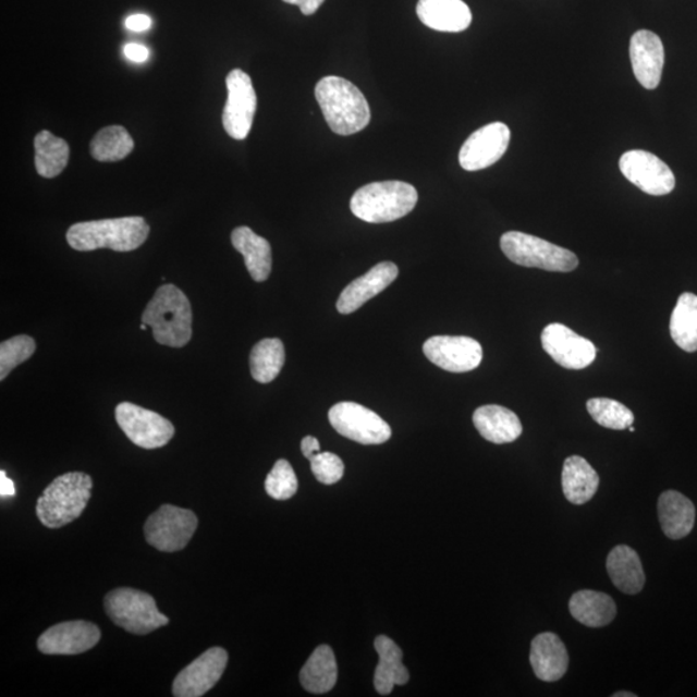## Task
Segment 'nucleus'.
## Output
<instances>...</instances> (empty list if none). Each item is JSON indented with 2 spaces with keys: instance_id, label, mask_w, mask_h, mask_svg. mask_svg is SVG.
I'll list each match as a JSON object with an SVG mask.
<instances>
[{
  "instance_id": "1",
  "label": "nucleus",
  "mask_w": 697,
  "mask_h": 697,
  "mask_svg": "<svg viewBox=\"0 0 697 697\" xmlns=\"http://www.w3.org/2000/svg\"><path fill=\"white\" fill-rule=\"evenodd\" d=\"M316 97L327 124L334 134L351 136L364 131L371 110L362 90L341 76H325L316 86Z\"/></svg>"
},
{
  "instance_id": "2",
  "label": "nucleus",
  "mask_w": 697,
  "mask_h": 697,
  "mask_svg": "<svg viewBox=\"0 0 697 697\" xmlns=\"http://www.w3.org/2000/svg\"><path fill=\"white\" fill-rule=\"evenodd\" d=\"M149 233L148 222L139 216H132V218L78 222L68 230L66 241L70 247L80 253L100 248L130 253L142 247L148 240Z\"/></svg>"
},
{
  "instance_id": "3",
  "label": "nucleus",
  "mask_w": 697,
  "mask_h": 697,
  "mask_svg": "<svg viewBox=\"0 0 697 697\" xmlns=\"http://www.w3.org/2000/svg\"><path fill=\"white\" fill-rule=\"evenodd\" d=\"M142 320L150 327L152 337L160 345L183 347L192 339V305L176 285H160L146 306Z\"/></svg>"
},
{
  "instance_id": "4",
  "label": "nucleus",
  "mask_w": 697,
  "mask_h": 697,
  "mask_svg": "<svg viewBox=\"0 0 697 697\" xmlns=\"http://www.w3.org/2000/svg\"><path fill=\"white\" fill-rule=\"evenodd\" d=\"M93 486V478L86 473H65L56 478L35 506L41 525L61 528L78 519L88 504Z\"/></svg>"
},
{
  "instance_id": "5",
  "label": "nucleus",
  "mask_w": 697,
  "mask_h": 697,
  "mask_svg": "<svg viewBox=\"0 0 697 697\" xmlns=\"http://www.w3.org/2000/svg\"><path fill=\"white\" fill-rule=\"evenodd\" d=\"M417 200L415 186L403 181H382L355 192L351 209L354 216L369 224H383L404 218L413 211Z\"/></svg>"
},
{
  "instance_id": "6",
  "label": "nucleus",
  "mask_w": 697,
  "mask_h": 697,
  "mask_svg": "<svg viewBox=\"0 0 697 697\" xmlns=\"http://www.w3.org/2000/svg\"><path fill=\"white\" fill-rule=\"evenodd\" d=\"M103 604L105 611L115 625L137 636H145L170 623V619L158 610L156 599L142 590H111L105 597Z\"/></svg>"
},
{
  "instance_id": "7",
  "label": "nucleus",
  "mask_w": 697,
  "mask_h": 697,
  "mask_svg": "<svg viewBox=\"0 0 697 697\" xmlns=\"http://www.w3.org/2000/svg\"><path fill=\"white\" fill-rule=\"evenodd\" d=\"M500 247L509 260L526 268L568 273L578 267V259L570 249L521 232H508Z\"/></svg>"
},
{
  "instance_id": "8",
  "label": "nucleus",
  "mask_w": 697,
  "mask_h": 697,
  "mask_svg": "<svg viewBox=\"0 0 697 697\" xmlns=\"http://www.w3.org/2000/svg\"><path fill=\"white\" fill-rule=\"evenodd\" d=\"M198 518L189 509L162 505L145 523V539L160 552L183 550L197 531Z\"/></svg>"
},
{
  "instance_id": "9",
  "label": "nucleus",
  "mask_w": 697,
  "mask_h": 697,
  "mask_svg": "<svg viewBox=\"0 0 697 697\" xmlns=\"http://www.w3.org/2000/svg\"><path fill=\"white\" fill-rule=\"evenodd\" d=\"M329 418L339 435L360 444H382L392 437L389 424L374 411L358 403L334 404Z\"/></svg>"
},
{
  "instance_id": "10",
  "label": "nucleus",
  "mask_w": 697,
  "mask_h": 697,
  "mask_svg": "<svg viewBox=\"0 0 697 697\" xmlns=\"http://www.w3.org/2000/svg\"><path fill=\"white\" fill-rule=\"evenodd\" d=\"M115 418L130 441L145 450L163 448L174 436L170 420L134 403L118 404Z\"/></svg>"
},
{
  "instance_id": "11",
  "label": "nucleus",
  "mask_w": 697,
  "mask_h": 697,
  "mask_svg": "<svg viewBox=\"0 0 697 697\" xmlns=\"http://www.w3.org/2000/svg\"><path fill=\"white\" fill-rule=\"evenodd\" d=\"M228 101L222 124L227 134L234 139H244L253 129L257 108V97L253 81L241 69H234L227 76Z\"/></svg>"
},
{
  "instance_id": "12",
  "label": "nucleus",
  "mask_w": 697,
  "mask_h": 697,
  "mask_svg": "<svg viewBox=\"0 0 697 697\" xmlns=\"http://www.w3.org/2000/svg\"><path fill=\"white\" fill-rule=\"evenodd\" d=\"M620 170L632 184L646 194L667 195L675 187L674 173L652 152L631 150L620 158Z\"/></svg>"
},
{
  "instance_id": "13",
  "label": "nucleus",
  "mask_w": 697,
  "mask_h": 697,
  "mask_svg": "<svg viewBox=\"0 0 697 697\" xmlns=\"http://www.w3.org/2000/svg\"><path fill=\"white\" fill-rule=\"evenodd\" d=\"M509 143H511V130L505 123L487 124L466 139L460 150V166L469 172L488 169L503 158Z\"/></svg>"
},
{
  "instance_id": "14",
  "label": "nucleus",
  "mask_w": 697,
  "mask_h": 697,
  "mask_svg": "<svg viewBox=\"0 0 697 697\" xmlns=\"http://www.w3.org/2000/svg\"><path fill=\"white\" fill-rule=\"evenodd\" d=\"M224 648L212 647L174 678L172 694L176 697H200L212 689L224 674L228 665Z\"/></svg>"
},
{
  "instance_id": "15",
  "label": "nucleus",
  "mask_w": 697,
  "mask_h": 697,
  "mask_svg": "<svg viewBox=\"0 0 697 697\" xmlns=\"http://www.w3.org/2000/svg\"><path fill=\"white\" fill-rule=\"evenodd\" d=\"M423 351L431 364L453 374L473 371L484 358L482 346L466 337H433L425 341Z\"/></svg>"
},
{
  "instance_id": "16",
  "label": "nucleus",
  "mask_w": 697,
  "mask_h": 697,
  "mask_svg": "<svg viewBox=\"0 0 697 697\" xmlns=\"http://www.w3.org/2000/svg\"><path fill=\"white\" fill-rule=\"evenodd\" d=\"M541 344L555 364L567 369H583L595 362L597 347L567 326L552 323L541 333Z\"/></svg>"
},
{
  "instance_id": "17",
  "label": "nucleus",
  "mask_w": 697,
  "mask_h": 697,
  "mask_svg": "<svg viewBox=\"0 0 697 697\" xmlns=\"http://www.w3.org/2000/svg\"><path fill=\"white\" fill-rule=\"evenodd\" d=\"M99 626L85 620L51 626L38 638V650L46 655H78L100 643Z\"/></svg>"
},
{
  "instance_id": "18",
  "label": "nucleus",
  "mask_w": 697,
  "mask_h": 697,
  "mask_svg": "<svg viewBox=\"0 0 697 697\" xmlns=\"http://www.w3.org/2000/svg\"><path fill=\"white\" fill-rule=\"evenodd\" d=\"M664 46L657 34L639 30L631 39L633 73L646 89L658 88L664 68Z\"/></svg>"
},
{
  "instance_id": "19",
  "label": "nucleus",
  "mask_w": 697,
  "mask_h": 697,
  "mask_svg": "<svg viewBox=\"0 0 697 697\" xmlns=\"http://www.w3.org/2000/svg\"><path fill=\"white\" fill-rule=\"evenodd\" d=\"M399 267L394 262L383 261L375 265L368 273L355 279L341 292L337 304L339 313L351 314L357 311L369 299L388 289L399 277Z\"/></svg>"
},
{
  "instance_id": "20",
  "label": "nucleus",
  "mask_w": 697,
  "mask_h": 697,
  "mask_svg": "<svg viewBox=\"0 0 697 697\" xmlns=\"http://www.w3.org/2000/svg\"><path fill=\"white\" fill-rule=\"evenodd\" d=\"M416 12L425 26L443 33L464 32L473 20L463 0H418Z\"/></svg>"
},
{
  "instance_id": "21",
  "label": "nucleus",
  "mask_w": 697,
  "mask_h": 697,
  "mask_svg": "<svg viewBox=\"0 0 697 697\" xmlns=\"http://www.w3.org/2000/svg\"><path fill=\"white\" fill-rule=\"evenodd\" d=\"M529 662L540 681H560L568 669L567 648L557 634L541 633L533 640Z\"/></svg>"
},
{
  "instance_id": "22",
  "label": "nucleus",
  "mask_w": 697,
  "mask_h": 697,
  "mask_svg": "<svg viewBox=\"0 0 697 697\" xmlns=\"http://www.w3.org/2000/svg\"><path fill=\"white\" fill-rule=\"evenodd\" d=\"M474 427L486 441L494 444H505L517 441L522 435L519 417L498 404H487L476 409L473 415Z\"/></svg>"
},
{
  "instance_id": "23",
  "label": "nucleus",
  "mask_w": 697,
  "mask_h": 697,
  "mask_svg": "<svg viewBox=\"0 0 697 697\" xmlns=\"http://www.w3.org/2000/svg\"><path fill=\"white\" fill-rule=\"evenodd\" d=\"M662 531L672 540H681L692 534L696 511L693 501L677 491L660 494L658 503Z\"/></svg>"
},
{
  "instance_id": "24",
  "label": "nucleus",
  "mask_w": 697,
  "mask_h": 697,
  "mask_svg": "<svg viewBox=\"0 0 697 697\" xmlns=\"http://www.w3.org/2000/svg\"><path fill=\"white\" fill-rule=\"evenodd\" d=\"M375 648L380 659L375 672V688L380 695L387 696L393 692L394 686L406 685L409 673L402 662L403 652L393 639L379 636L375 639Z\"/></svg>"
},
{
  "instance_id": "25",
  "label": "nucleus",
  "mask_w": 697,
  "mask_h": 697,
  "mask_svg": "<svg viewBox=\"0 0 697 697\" xmlns=\"http://www.w3.org/2000/svg\"><path fill=\"white\" fill-rule=\"evenodd\" d=\"M232 243L244 257L250 278L255 282L267 281L271 273V262H273L270 243L247 227L233 230Z\"/></svg>"
},
{
  "instance_id": "26",
  "label": "nucleus",
  "mask_w": 697,
  "mask_h": 697,
  "mask_svg": "<svg viewBox=\"0 0 697 697\" xmlns=\"http://www.w3.org/2000/svg\"><path fill=\"white\" fill-rule=\"evenodd\" d=\"M608 573L613 585L625 595H637L646 583L643 562L636 550L617 546L608 557Z\"/></svg>"
},
{
  "instance_id": "27",
  "label": "nucleus",
  "mask_w": 697,
  "mask_h": 697,
  "mask_svg": "<svg viewBox=\"0 0 697 697\" xmlns=\"http://www.w3.org/2000/svg\"><path fill=\"white\" fill-rule=\"evenodd\" d=\"M599 487L598 473L582 456H570L563 464L562 488L571 504L584 505L596 497Z\"/></svg>"
},
{
  "instance_id": "28",
  "label": "nucleus",
  "mask_w": 697,
  "mask_h": 697,
  "mask_svg": "<svg viewBox=\"0 0 697 697\" xmlns=\"http://www.w3.org/2000/svg\"><path fill=\"white\" fill-rule=\"evenodd\" d=\"M571 615L589 627L609 625L617 615L615 601L606 592L580 590L570 599Z\"/></svg>"
},
{
  "instance_id": "29",
  "label": "nucleus",
  "mask_w": 697,
  "mask_h": 697,
  "mask_svg": "<svg viewBox=\"0 0 697 697\" xmlns=\"http://www.w3.org/2000/svg\"><path fill=\"white\" fill-rule=\"evenodd\" d=\"M299 682L310 694L331 692L338 682V662L330 646L322 645L314 650L299 672Z\"/></svg>"
},
{
  "instance_id": "30",
  "label": "nucleus",
  "mask_w": 697,
  "mask_h": 697,
  "mask_svg": "<svg viewBox=\"0 0 697 697\" xmlns=\"http://www.w3.org/2000/svg\"><path fill=\"white\" fill-rule=\"evenodd\" d=\"M35 169L41 178H58L66 169L70 148L64 138L41 131L34 139Z\"/></svg>"
},
{
  "instance_id": "31",
  "label": "nucleus",
  "mask_w": 697,
  "mask_h": 697,
  "mask_svg": "<svg viewBox=\"0 0 697 697\" xmlns=\"http://www.w3.org/2000/svg\"><path fill=\"white\" fill-rule=\"evenodd\" d=\"M671 334L682 351L697 352V296L692 292L678 297L671 317Z\"/></svg>"
},
{
  "instance_id": "32",
  "label": "nucleus",
  "mask_w": 697,
  "mask_h": 697,
  "mask_svg": "<svg viewBox=\"0 0 697 697\" xmlns=\"http://www.w3.org/2000/svg\"><path fill=\"white\" fill-rule=\"evenodd\" d=\"M285 362L284 345L279 339H264L250 352V375L257 382L268 383L277 379Z\"/></svg>"
},
{
  "instance_id": "33",
  "label": "nucleus",
  "mask_w": 697,
  "mask_h": 697,
  "mask_svg": "<svg viewBox=\"0 0 697 697\" xmlns=\"http://www.w3.org/2000/svg\"><path fill=\"white\" fill-rule=\"evenodd\" d=\"M89 148L90 156L99 162H118L131 155L135 143L122 125H110L97 132Z\"/></svg>"
},
{
  "instance_id": "34",
  "label": "nucleus",
  "mask_w": 697,
  "mask_h": 697,
  "mask_svg": "<svg viewBox=\"0 0 697 697\" xmlns=\"http://www.w3.org/2000/svg\"><path fill=\"white\" fill-rule=\"evenodd\" d=\"M588 413L601 427L624 430L632 427L634 415L623 403L610 399H592L587 402Z\"/></svg>"
},
{
  "instance_id": "35",
  "label": "nucleus",
  "mask_w": 697,
  "mask_h": 697,
  "mask_svg": "<svg viewBox=\"0 0 697 697\" xmlns=\"http://www.w3.org/2000/svg\"><path fill=\"white\" fill-rule=\"evenodd\" d=\"M35 341L26 334L3 341L0 345V380H4L13 368L24 364L35 353Z\"/></svg>"
},
{
  "instance_id": "36",
  "label": "nucleus",
  "mask_w": 697,
  "mask_h": 697,
  "mask_svg": "<svg viewBox=\"0 0 697 697\" xmlns=\"http://www.w3.org/2000/svg\"><path fill=\"white\" fill-rule=\"evenodd\" d=\"M297 488L298 482L294 468L288 460H278L265 480V490L269 497L276 500H289L295 497Z\"/></svg>"
},
{
  "instance_id": "37",
  "label": "nucleus",
  "mask_w": 697,
  "mask_h": 697,
  "mask_svg": "<svg viewBox=\"0 0 697 697\" xmlns=\"http://www.w3.org/2000/svg\"><path fill=\"white\" fill-rule=\"evenodd\" d=\"M314 477L320 484L330 486L338 484L344 476L345 466L343 460L331 452H319L309 460Z\"/></svg>"
},
{
  "instance_id": "38",
  "label": "nucleus",
  "mask_w": 697,
  "mask_h": 697,
  "mask_svg": "<svg viewBox=\"0 0 697 697\" xmlns=\"http://www.w3.org/2000/svg\"><path fill=\"white\" fill-rule=\"evenodd\" d=\"M124 54L131 61L144 62L149 59V50L145 46L131 44L124 47Z\"/></svg>"
},
{
  "instance_id": "39",
  "label": "nucleus",
  "mask_w": 697,
  "mask_h": 697,
  "mask_svg": "<svg viewBox=\"0 0 697 697\" xmlns=\"http://www.w3.org/2000/svg\"><path fill=\"white\" fill-rule=\"evenodd\" d=\"M284 3L297 5L303 15L311 16L323 4L325 0H283Z\"/></svg>"
},
{
  "instance_id": "40",
  "label": "nucleus",
  "mask_w": 697,
  "mask_h": 697,
  "mask_svg": "<svg viewBox=\"0 0 697 697\" xmlns=\"http://www.w3.org/2000/svg\"><path fill=\"white\" fill-rule=\"evenodd\" d=\"M152 21L146 15H134L125 20V26L131 32H145L150 29Z\"/></svg>"
},
{
  "instance_id": "41",
  "label": "nucleus",
  "mask_w": 697,
  "mask_h": 697,
  "mask_svg": "<svg viewBox=\"0 0 697 697\" xmlns=\"http://www.w3.org/2000/svg\"><path fill=\"white\" fill-rule=\"evenodd\" d=\"M302 452L303 455L308 460L316 456L317 453L320 452V444L318 439L311 436L305 437L302 442Z\"/></svg>"
},
{
  "instance_id": "42",
  "label": "nucleus",
  "mask_w": 697,
  "mask_h": 697,
  "mask_svg": "<svg viewBox=\"0 0 697 697\" xmlns=\"http://www.w3.org/2000/svg\"><path fill=\"white\" fill-rule=\"evenodd\" d=\"M15 494H16L15 484H13V480L7 477V474L4 470L0 472V497L11 498V497H15Z\"/></svg>"
},
{
  "instance_id": "43",
  "label": "nucleus",
  "mask_w": 697,
  "mask_h": 697,
  "mask_svg": "<svg viewBox=\"0 0 697 697\" xmlns=\"http://www.w3.org/2000/svg\"><path fill=\"white\" fill-rule=\"evenodd\" d=\"M613 697H636V694H632V693H627V692H620L616 694L612 695Z\"/></svg>"
},
{
  "instance_id": "44",
  "label": "nucleus",
  "mask_w": 697,
  "mask_h": 697,
  "mask_svg": "<svg viewBox=\"0 0 697 697\" xmlns=\"http://www.w3.org/2000/svg\"><path fill=\"white\" fill-rule=\"evenodd\" d=\"M148 327H149L148 325L143 323V325H142V330H143V331H146V330H148Z\"/></svg>"
},
{
  "instance_id": "45",
  "label": "nucleus",
  "mask_w": 697,
  "mask_h": 697,
  "mask_svg": "<svg viewBox=\"0 0 697 697\" xmlns=\"http://www.w3.org/2000/svg\"><path fill=\"white\" fill-rule=\"evenodd\" d=\"M629 430L632 431V433H633V431H636V429H634L633 425H632V427H629Z\"/></svg>"
}]
</instances>
